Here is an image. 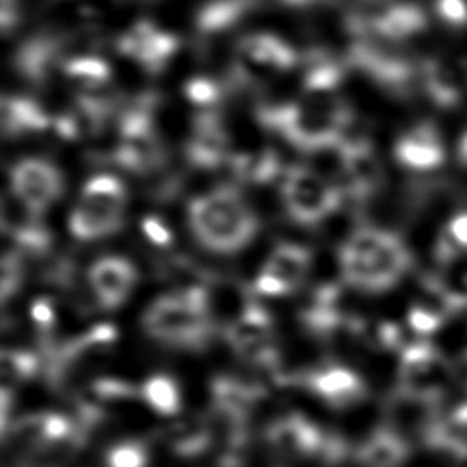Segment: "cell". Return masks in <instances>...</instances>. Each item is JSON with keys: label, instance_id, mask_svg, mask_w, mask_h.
Wrapping results in <instances>:
<instances>
[{"label": "cell", "instance_id": "41", "mask_svg": "<svg viewBox=\"0 0 467 467\" xmlns=\"http://www.w3.org/2000/svg\"><path fill=\"white\" fill-rule=\"evenodd\" d=\"M458 155H460L462 162L467 164V131L463 133V137H462V140L458 144Z\"/></svg>", "mask_w": 467, "mask_h": 467}, {"label": "cell", "instance_id": "8", "mask_svg": "<svg viewBox=\"0 0 467 467\" xmlns=\"http://www.w3.org/2000/svg\"><path fill=\"white\" fill-rule=\"evenodd\" d=\"M270 334L272 317L257 303H248L224 332L226 341L241 358L261 367H272L277 359Z\"/></svg>", "mask_w": 467, "mask_h": 467}, {"label": "cell", "instance_id": "35", "mask_svg": "<svg viewBox=\"0 0 467 467\" xmlns=\"http://www.w3.org/2000/svg\"><path fill=\"white\" fill-rule=\"evenodd\" d=\"M20 261L15 254H5L2 259V297L7 299L20 285Z\"/></svg>", "mask_w": 467, "mask_h": 467}, {"label": "cell", "instance_id": "40", "mask_svg": "<svg viewBox=\"0 0 467 467\" xmlns=\"http://www.w3.org/2000/svg\"><path fill=\"white\" fill-rule=\"evenodd\" d=\"M18 18V0H2V27L7 31Z\"/></svg>", "mask_w": 467, "mask_h": 467}, {"label": "cell", "instance_id": "13", "mask_svg": "<svg viewBox=\"0 0 467 467\" xmlns=\"http://www.w3.org/2000/svg\"><path fill=\"white\" fill-rule=\"evenodd\" d=\"M447 376L445 361L429 345L416 343L405 350L401 379L407 394L427 400L445 385Z\"/></svg>", "mask_w": 467, "mask_h": 467}, {"label": "cell", "instance_id": "20", "mask_svg": "<svg viewBox=\"0 0 467 467\" xmlns=\"http://www.w3.org/2000/svg\"><path fill=\"white\" fill-rule=\"evenodd\" d=\"M427 20L425 13L416 4H396L387 7L379 13L372 22L370 27L383 38L389 40H403L420 31H423Z\"/></svg>", "mask_w": 467, "mask_h": 467}, {"label": "cell", "instance_id": "4", "mask_svg": "<svg viewBox=\"0 0 467 467\" xmlns=\"http://www.w3.org/2000/svg\"><path fill=\"white\" fill-rule=\"evenodd\" d=\"M144 332L164 345L202 348L213 332L210 294L201 285H188L151 301L142 314Z\"/></svg>", "mask_w": 467, "mask_h": 467}, {"label": "cell", "instance_id": "36", "mask_svg": "<svg viewBox=\"0 0 467 467\" xmlns=\"http://www.w3.org/2000/svg\"><path fill=\"white\" fill-rule=\"evenodd\" d=\"M409 325L418 334H429V332L436 330V327H440V317H438V314H434L429 308L414 306L409 312Z\"/></svg>", "mask_w": 467, "mask_h": 467}, {"label": "cell", "instance_id": "14", "mask_svg": "<svg viewBox=\"0 0 467 467\" xmlns=\"http://www.w3.org/2000/svg\"><path fill=\"white\" fill-rule=\"evenodd\" d=\"M119 49L148 71H159L175 53L177 38L151 22H139L119 38Z\"/></svg>", "mask_w": 467, "mask_h": 467}, {"label": "cell", "instance_id": "24", "mask_svg": "<svg viewBox=\"0 0 467 467\" xmlns=\"http://www.w3.org/2000/svg\"><path fill=\"white\" fill-rule=\"evenodd\" d=\"M139 398L157 414L173 416L181 410L182 396L177 381L168 374H151L139 389Z\"/></svg>", "mask_w": 467, "mask_h": 467}, {"label": "cell", "instance_id": "37", "mask_svg": "<svg viewBox=\"0 0 467 467\" xmlns=\"http://www.w3.org/2000/svg\"><path fill=\"white\" fill-rule=\"evenodd\" d=\"M254 288H255V292L257 294H261V296H286V294H290V288L285 285V283H281L277 277H274L272 274H268V272H259V275L255 277V281H254Z\"/></svg>", "mask_w": 467, "mask_h": 467}, {"label": "cell", "instance_id": "34", "mask_svg": "<svg viewBox=\"0 0 467 467\" xmlns=\"http://www.w3.org/2000/svg\"><path fill=\"white\" fill-rule=\"evenodd\" d=\"M436 11L452 27L467 26V0H436Z\"/></svg>", "mask_w": 467, "mask_h": 467}, {"label": "cell", "instance_id": "11", "mask_svg": "<svg viewBox=\"0 0 467 467\" xmlns=\"http://www.w3.org/2000/svg\"><path fill=\"white\" fill-rule=\"evenodd\" d=\"M328 438L319 425L299 412L281 416L266 429L270 447L288 456H323Z\"/></svg>", "mask_w": 467, "mask_h": 467}, {"label": "cell", "instance_id": "23", "mask_svg": "<svg viewBox=\"0 0 467 467\" xmlns=\"http://www.w3.org/2000/svg\"><path fill=\"white\" fill-rule=\"evenodd\" d=\"M49 124L44 109L24 97H4L2 100V130L7 135L40 131Z\"/></svg>", "mask_w": 467, "mask_h": 467}, {"label": "cell", "instance_id": "42", "mask_svg": "<svg viewBox=\"0 0 467 467\" xmlns=\"http://www.w3.org/2000/svg\"><path fill=\"white\" fill-rule=\"evenodd\" d=\"M365 2H383V0H365Z\"/></svg>", "mask_w": 467, "mask_h": 467}, {"label": "cell", "instance_id": "30", "mask_svg": "<svg viewBox=\"0 0 467 467\" xmlns=\"http://www.w3.org/2000/svg\"><path fill=\"white\" fill-rule=\"evenodd\" d=\"M148 460V449L139 440L119 441L106 452V467H146Z\"/></svg>", "mask_w": 467, "mask_h": 467}, {"label": "cell", "instance_id": "1", "mask_svg": "<svg viewBox=\"0 0 467 467\" xmlns=\"http://www.w3.org/2000/svg\"><path fill=\"white\" fill-rule=\"evenodd\" d=\"M259 120L279 131L292 146L319 151L341 142L350 109L334 91H306L296 102L263 108Z\"/></svg>", "mask_w": 467, "mask_h": 467}, {"label": "cell", "instance_id": "31", "mask_svg": "<svg viewBox=\"0 0 467 467\" xmlns=\"http://www.w3.org/2000/svg\"><path fill=\"white\" fill-rule=\"evenodd\" d=\"M40 368V359L29 350H4L2 352V372L11 379H29Z\"/></svg>", "mask_w": 467, "mask_h": 467}, {"label": "cell", "instance_id": "38", "mask_svg": "<svg viewBox=\"0 0 467 467\" xmlns=\"http://www.w3.org/2000/svg\"><path fill=\"white\" fill-rule=\"evenodd\" d=\"M29 314H31V319L42 328H47L55 323V306L47 297H36L31 303Z\"/></svg>", "mask_w": 467, "mask_h": 467}, {"label": "cell", "instance_id": "18", "mask_svg": "<svg viewBox=\"0 0 467 467\" xmlns=\"http://www.w3.org/2000/svg\"><path fill=\"white\" fill-rule=\"evenodd\" d=\"M239 53L244 64L259 71H286L297 57L294 49L270 33H252L239 42Z\"/></svg>", "mask_w": 467, "mask_h": 467}, {"label": "cell", "instance_id": "6", "mask_svg": "<svg viewBox=\"0 0 467 467\" xmlns=\"http://www.w3.org/2000/svg\"><path fill=\"white\" fill-rule=\"evenodd\" d=\"M281 195L296 223L316 224L339 208L343 190L308 166H292L285 173Z\"/></svg>", "mask_w": 467, "mask_h": 467}, {"label": "cell", "instance_id": "9", "mask_svg": "<svg viewBox=\"0 0 467 467\" xmlns=\"http://www.w3.org/2000/svg\"><path fill=\"white\" fill-rule=\"evenodd\" d=\"M64 190L57 166L44 159H24L11 170V193L35 215L47 210Z\"/></svg>", "mask_w": 467, "mask_h": 467}, {"label": "cell", "instance_id": "21", "mask_svg": "<svg viewBox=\"0 0 467 467\" xmlns=\"http://www.w3.org/2000/svg\"><path fill=\"white\" fill-rule=\"evenodd\" d=\"M407 458V443L390 429L374 431L358 449L365 467H400Z\"/></svg>", "mask_w": 467, "mask_h": 467}, {"label": "cell", "instance_id": "10", "mask_svg": "<svg viewBox=\"0 0 467 467\" xmlns=\"http://www.w3.org/2000/svg\"><path fill=\"white\" fill-rule=\"evenodd\" d=\"M339 173L343 179L341 190L348 192L354 199L370 197L383 181V170L372 146L367 139H347L337 144Z\"/></svg>", "mask_w": 467, "mask_h": 467}, {"label": "cell", "instance_id": "3", "mask_svg": "<svg viewBox=\"0 0 467 467\" xmlns=\"http://www.w3.org/2000/svg\"><path fill=\"white\" fill-rule=\"evenodd\" d=\"M188 224L195 241L213 254H235L257 234V215L232 186L195 197L188 206Z\"/></svg>", "mask_w": 467, "mask_h": 467}, {"label": "cell", "instance_id": "22", "mask_svg": "<svg viewBox=\"0 0 467 467\" xmlns=\"http://www.w3.org/2000/svg\"><path fill=\"white\" fill-rule=\"evenodd\" d=\"M427 95L441 108H452L462 99V84L456 69L443 60H429L421 69Z\"/></svg>", "mask_w": 467, "mask_h": 467}, {"label": "cell", "instance_id": "19", "mask_svg": "<svg viewBox=\"0 0 467 467\" xmlns=\"http://www.w3.org/2000/svg\"><path fill=\"white\" fill-rule=\"evenodd\" d=\"M312 265V252L297 243H279L268 255L263 272L285 283L290 292L301 285Z\"/></svg>", "mask_w": 467, "mask_h": 467}, {"label": "cell", "instance_id": "29", "mask_svg": "<svg viewBox=\"0 0 467 467\" xmlns=\"http://www.w3.org/2000/svg\"><path fill=\"white\" fill-rule=\"evenodd\" d=\"M250 0H213L206 4L199 16L197 26L201 33H215L230 27L248 7Z\"/></svg>", "mask_w": 467, "mask_h": 467}, {"label": "cell", "instance_id": "7", "mask_svg": "<svg viewBox=\"0 0 467 467\" xmlns=\"http://www.w3.org/2000/svg\"><path fill=\"white\" fill-rule=\"evenodd\" d=\"M146 104L130 108L119 124L115 161L135 173H150L162 164L161 139L153 128Z\"/></svg>", "mask_w": 467, "mask_h": 467}, {"label": "cell", "instance_id": "16", "mask_svg": "<svg viewBox=\"0 0 467 467\" xmlns=\"http://www.w3.org/2000/svg\"><path fill=\"white\" fill-rule=\"evenodd\" d=\"M396 161L416 171L438 168L445 159V150L434 124L420 122L401 135L394 148Z\"/></svg>", "mask_w": 467, "mask_h": 467}, {"label": "cell", "instance_id": "32", "mask_svg": "<svg viewBox=\"0 0 467 467\" xmlns=\"http://www.w3.org/2000/svg\"><path fill=\"white\" fill-rule=\"evenodd\" d=\"M184 93L188 97L190 102L197 104V106H210L215 104L219 100L221 95V88L217 82H213L212 78L206 77H195L192 78L186 88Z\"/></svg>", "mask_w": 467, "mask_h": 467}, {"label": "cell", "instance_id": "25", "mask_svg": "<svg viewBox=\"0 0 467 467\" xmlns=\"http://www.w3.org/2000/svg\"><path fill=\"white\" fill-rule=\"evenodd\" d=\"M166 441L177 456L193 458L208 449L212 441V431L204 421L188 418L168 429Z\"/></svg>", "mask_w": 467, "mask_h": 467}, {"label": "cell", "instance_id": "28", "mask_svg": "<svg viewBox=\"0 0 467 467\" xmlns=\"http://www.w3.org/2000/svg\"><path fill=\"white\" fill-rule=\"evenodd\" d=\"M78 445L80 436L66 441H36L29 445V451L20 460L18 467H64Z\"/></svg>", "mask_w": 467, "mask_h": 467}, {"label": "cell", "instance_id": "12", "mask_svg": "<svg viewBox=\"0 0 467 467\" xmlns=\"http://www.w3.org/2000/svg\"><path fill=\"white\" fill-rule=\"evenodd\" d=\"M137 268L122 255H102L91 263L88 281L99 305L106 310L126 303L137 285Z\"/></svg>", "mask_w": 467, "mask_h": 467}, {"label": "cell", "instance_id": "17", "mask_svg": "<svg viewBox=\"0 0 467 467\" xmlns=\"http://www.w3.org/2000/svg\"><path fill=\"white\" fill-rule=\"evenodd\" d=\"M306 385L334 407H347L365 396V383L358 372L345 365H325L306 376Z\"/></svg>", "mask_w": 467, "mask_h": 467}, {"label": "cell", "instance_id": "5", "mask_svg": "<svg viewBox=\"0 0 467 467\" xmlns=\"http://www.w3.org/2000/svg\"><path fill=\"white\" fill-rule=\"evenodd\" d=\"M126 188L113 175H95L80 190L67 228L80 241H97L117 234L124 224Z\"/></svg>", "mask_w": 467, "mask_h": 467}, {"label": "cell", "instance_id": "39", "mask_svg": "<svg viewBox=\"0 0 467 467\" xmlns=\"http://www.w3.org/2000/svg\"><path fill=\"white\" fill-rule=\"evenodd\" d=\"M449 241L467 246V212L458 213L449 223Z\"/></svg>", "mask_w": 467, "mask_h": 467}, {"label": "cell", "instance_id": "27", "mask_svg": "<svg viewBox=\"0 0 467 467\" xmlns=\"http://www.w3.org/2000/svg\"><path fill=\"white\" fill-rule=\"evenodd\" d=\"M64 73L69 80L78 84V88L82 89V95L104 89L111 75L106 60L99 57H89V55L73 57L66 60Z\"/></svg>", "mask_w": 467, "mask_h": 467}, {"label": "cell", "instance_id": "26", "mask_svg": "<svg viewBox=\"0 0 467 467\" xmlns=\"http://www.w3.org/2000/svg\"><path fill=\"white\" fill-rule=\"evenodd\" d=\"M232 170L241 181L268 182L279 171V157L272 148L241 151L232 157Z\"/></svg>", "mask_w": 467, "mask_h": 467}, {"label": "cell", "instance_id": "15", "mask_svg": "<svg viewBox=\"0 0 467 467\" xmlns=\"http://www.w3.org/2000/svg\"><path fill=\"white\" fill-rule=\"evenodd\" d=\"M186 155L188 161L199 168H217L228 159V133L215 113L202 111L197 115Z\"/></svg>", "mask_w": 467, "mask_h": 467}, {"label": "cell", "instance_id": "33", "mask_svg": "<svg viewBox=\"0 0 467 467\" xmlns=\"http://www.w3.org/2000/svg\"><path fill=\"white\" fill-rule=\"evenodd\" d=\"M140 230L144 234V237L159 246V248H164V246H170L171 244V232L170 228L166 226V223L155 215H146L140 219Z\"/></svg>", "mask_w": 467, "mask_h": 467}, {"label": "cell", "instance_id": "2", "mask_svg": "<svg viewBox=\"0 0 467 467\" xmlns=\"http://www.w3.org/2000/svg\"><path fill=\"white\" fill-rule=\"evenodd\" d=\"M410 268V252L392 232L361 226L339 250V270L350 286L361 292H385L400 283Z\"/></svg>", "mask_w": 467, "mask_h": 467}]
</instances>
